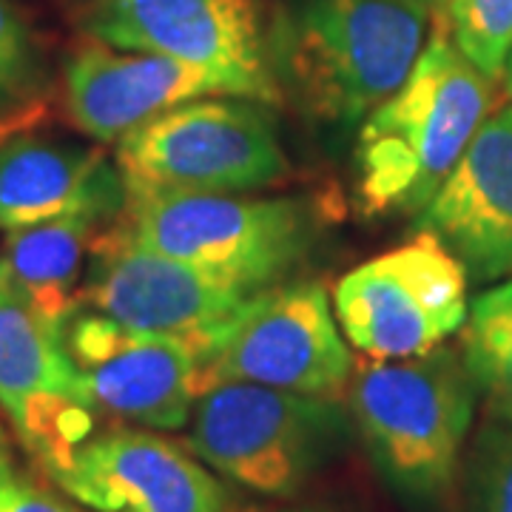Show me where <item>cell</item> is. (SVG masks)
<instances>
[{"label":"cell","mask_w":512,"mask_h":512,"mask_svg":"<svg viewBox=\"0 0 512 512\" xmlns=\"http://www.w3.org/2000/svg\"><path fill=\"white\" fill-rule=\"evenodd\" d=\"M254 293L231 279L151 251L114 220L94 239L83 279V308L128 328L185 339L200 353L211 333Z\"/></svg>","instance_id":"10"},{"label":"cell","mask_w":512,"mask_h":512,"mask_svg":"<svg viewBox=\"0 0 512 512\" xmlns=\"http://www.w3.org/2000/svg\"><path fill=\"white\" fill-rule=\"evenodd\" d=\"M0 407L49 476L94 436L97 410L74 367L66 333L40 319L0 256Z\"/></svg>","instance_id":"11"},{"label":"cell","mask_w":512,"mask_h":512,"mask_svg":"<svg viewBox=\"0 0 512 512\" xmlns=\"http://www.w3.org/2000/svg\"><path fill=\"white\" fill-rule=\"evenodd\" d=\"M433 3H436V6H439V9H441V6H444V3H447V0H433Z\"/></svg>","instance_id":"27"},{"label":"cell","mask_w":512,"mask_h":512,"mask_svg":"<svg viewBox=\"0 0 512 512\" xmlns=\"http://www.w3.org/2000/svg\"><path fill=\"white\" fill-rule=\"evenodd\" d=\"M470 276L427 231L353 268L336 285L333 311L365 359H413L447 345L470 313Z\"/></svg>","instance_id":"8"},{"label":"cell","mask_w":512,"mask_h":512,"mask_svg":"<svg viewBox=\"0 0 512 512\" xmlns=\"http://www.w3.org/2000/svg\"><path fill=\"white\" fill-rule=\"evenodd\" d=\"M495 109L498 80L458 49L439 12L413 72L359 131V211L419 217Z\"/></svg>","instance_id":"1"},{"label":"cell","mask_w":512,"mask_h":512,"mask_svg":"<svg viewBox=\"0 0 512 512\" xmlns=\"http://www.w3.org/2000/svg\"><path fill=\"white\" fill-rule=\"evenodd\" d=\"M12 470V453H9V441H6V433L0 427V476Z\"/></svg>","instance_id":"23"},{"label":"cell","mask_w":512,"mask_h":512,"mask_svg":"<svg viewBox=\"0 0 512 512\" xmlns=\"http://www.w3.org/2000/svg\"><path fill=\"white\" fill-rule=\"evenodd\" d=\"M416 231L444 242L476 285L512 279V103L484 120Z\"/></svg>","instance_id":"14"},{"label":"cell","mask_w":512,"mask_h":512,"mask_svg":"<svg viewBox=\"0 0 512 512\" xmlns=\"http://www.w3.org/2000/svg\"><path fill=\"white\" fill-rule=\"evenodd\" d=\"M126 208V183L100 148L15 137L0 148V231L94 214L117 220Z\"/></svg>","instance_id":"16"},{"label":"cell","mask_w":512,"mask_h":512,"mask_svg":"<svg viewBox=\"0 0 512 512\" xmlns=\"http://www.w3.org/2000/svg\"><path fill=\"white\" fill-rule=\"evenodd\" d=\"M205 94L231 92L214 72L154 52L94 43L66 66V109L100 143H120L157 114Z\"/></svg>","instance_id":"15"},{"label":"cell","mask_w":512,"mask_h":512,"mask_svg":"<svg viewBox=\"0 0 512 512\" xmlns=\"http://www.w3.org/2000/svg\"><path fill=\"white\" fill-rule=\"evenodd\" d=\"M458 336L484 416L512 424V279L478 293Z\"/></svg>","instance_id":"18"},{"label":"cell","mask_w":512,"mask_h":512,"mask_svg":"<svg viewBox=\"0 0 512 512\" xmlns=\"http://www.w3.org/2000/svg\"><path fill=\"white\" fill-rule=\"evenodd\" d=\"M439 12L458 49L501 80L512 52V0H447Z\"/></svg>","instance_id":"20"},{"label":"cell","mask_w":512,"mask_h":512,"mask_svg":"<svg viewBox=\"0 0 512 512\" xmlns=\"http://www.w3.org/2000/svg\"><path fill=\"white\" fill-rule=\"evenodd\" d=\"M504 80H512V52H510V60H507V72H504Z\"/></svg>","instance_id":"25"},{"label":"cell","mask_w":512,"mask_h":512,"mask_svg":"<svg viewBox=\"0 0 512 512\" xmlns=\"http://www.w3.org/2000/svg\"><path fill=\"white\" fill-rule=\"evenodd\" d=\"M80 26L114 49L202 66L237 97H279L254 0H80Z\"/></svg>","instance_id":"9"},{"label":"cell","mask_w":512,"mask_h":512,"mask_svg":"<svg viewBox=\"0 0 512 512\" xmlns=\"http://www.w3.org/2000/svg\"><path fill=\"white\" fill-rule=\"evenodd\" d=\"M464 512H512V424L484 416L461 461Z\"/></svg>","instance_id":"19"},{"label":"cell","mask_w":512,"mask_h":512,"mask_svg":"<svg viewBox=\"0 0 512 512\" xmlns=\"http://www.w3.org/2000/svg\"><path fill=\"white\" fill-rule=\"evenodd\" d=\"M205 390L262 384L336 399L353 379V353L328 291L316 282L271 285L248 296L200 348Z\"/></svg>","instance_id":"7"},{"label":"cell","mask_w":512,"mask_h":512,"mask_svg":"<svg viewBox=\"0 0 512 512\" xmlns=\"http://www.w3.org/2000/svg\"><path fill=\"white\" fill-rule=\"evenodd\" d=\"M117 220L134 242L248 291L279 285L316 234L311 208L291 197L126 194Z\"/></svg>","instance_id":"6"},{"label":"cell","mask_w":512,"mask_h":512,"mask_svg":"<svg viewBox=\"0 0 512 512\" xmlns=\"http://www.w3.org/2000/svg\"><path fill=\"white\" fill-rule=\"evenodd\" d=\"M356 421L330 396L228 382L205 390L188 421V450L262 498H293L348 453Z\"/></svg>","instance_id":"4"},{"label":"cell","mask_w":512,"mask_h":512,"mask_svg":"<svg viewBox=\"0 0 512 512\" xmlns=\"http://www.w3.org/2000/svg\"><path fill=\"white\" fill-rule=\"evenodd\" d=\"M66 348L100 416L183 430L205 393L200 353L177 336L128 328L83 308L66 328Z\"/></svg>","instance_id":"12"},{"label":"cell","mask_w":512,"mask_h":512,"mask_svg":"<svg viewBox=\"0 0 512 512\" xmlns=\"http://www.w3.org/2000/svg\"><path fill=\"white\" fill-rule=\"evenodd\" d=\"M43 97L40 60L26 23L9 0H0V126L35 114Z\"/></svg>","instance_id":"21"},{"label":"cell","mask_w":512,"mask_h":512,"mask_svg":"<svg viewBox=\"0 0 512 512\" xmlns=\"http://www.w3.org/2000/svg\"><path fill=\"white\" fill-rule=\"evenodd\" d=\"M478 390L461 350L367 359L350 379V416L384 487L410 512H441L458 487Z\"/></svg>","instance_id":"3"},{"label":"cell","mask_w":512,"mask_h":512,"mask_svg":"<svg viewBox=\"0 0 512 512\" xmlns=\"http://www.w3.org/2000/svg\"><path fill=\"white\" fill-rule=\"evenodd\" d=\"M126 194H242L291 174L274 117L251 97L188 100L117 143Z\"/></svg>","instance_id":"5"},{"label":"cell","mask_w":512,"mask_h":512,"mask_svg":"<svg viewBox=\"0 0 512 512\" xmlns=\"http://www.w3.org/2000/svg\"><path fill=\"white\" fill-rule=\"evenodd\" d=\"M114 220L72 214L9 231L3 262L32 311L52 328H69L83 311V279L97 234Z\"/></svg>","instance_id":"17"},{"label":"cell","mask_w":512,"mask_h":512,"mask_svg":"<svg viewBox=\"0 0 512 512\" xmlns=\"http://www.w3.org/2000/svg\"><path fill=\"white\" fill-rule=\"evenodd\" d=\"M504 92H507V97L512 100V80H504Z\"/></svg>","instance_id":"26"},{"label":"cell","mask_w":512,"mask_h":512,"mask_svg":"<svg viewBox=\"0 0 512 512\" xmlns=\"http://www.w3.org/2000/svg\"><path fill=\"white\" fill-rule=\"evenodd\" d=\"M49 478L97 512H234L205 461L148 427L94 433Z\"/></svg>","instance_id":"13"},{"label":"cell","mask_w":512,"mask_h":512,"mask_svg":"<svg viewBox=\"0 0 512 512\" xmlns=\"http://www.w3.org/2000/svg\"><path fill=\"white\" fill-rule=\"evenodd\" d=\"M279 512H342V510H333V507H316V504H308V507H285V510Z\"/></svg>","instance_id":"24"},{"label":"cell","mask_w":512,"mask_h":512,"mask_svg":"<svg viewBox=\"0 0 512 512\" xmlns=\"http://www.w3.org/2000/svg\"><path fill=\"white\" fill-rule=\"evenodd\" d=\"M436 15L433 0H279L276 72L319 123L353 128L399 92Z\"/></svg>","instance_id":"2"},{"label":"cell","mask_w":512,"mask_h":512,"mask_svg":"<svg viewBox=\"0 0 512 512\" xmlns=\"http://www.w3.org/2000/svg\"><path fill=\"white\" fill-rule=\"evenodd\" d=\"M0 512H97L15 470L0 476Z\"/></svg>","instance_id":"22"}]
</instances>
